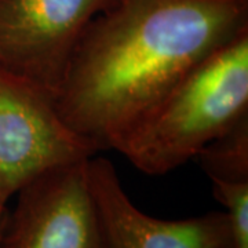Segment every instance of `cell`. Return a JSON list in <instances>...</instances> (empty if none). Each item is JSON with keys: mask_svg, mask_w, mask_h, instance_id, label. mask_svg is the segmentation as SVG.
<instances>
[{"mask_svg": "<svg viewBox=\"0 0 248 248\" xmlns=\"http://www.w3.org/2000/svg\"><path fill=\"white\" fill-rule=\"evenodd\" d=\"M4 217H6V215H4ZM3 219H4V218H3ZM3 219L0 221V229H1V223H3Z\"/></svg>", "mask_w": 248, "mask_h": 248, "instance_id": "9c48e42d", "label": "cell"}, {"mask_svg": "<svg viewBox=\"0 0 248 248\" xmlns=\"http://www.w3.org/2000/svg\"><path fill=\"white\" fill-rule=\"evenodd\" d=\"M87 160L50 170L18 192L1 223L0 248H108Z\"/></svg>", "mask_w": 248, "mask_h": 248, "instance_id": "5b68a950", "label": "cell"}, {"mask_svg": "<svg viewBox=\"0 0 248 248\" xmlns=\"http://www.w3.org/2000/svg\"><path fill=\"white\" fill-rule=\"evenodd\" d=\"M248 115V29L207 55L117 145L134 167L164 175Z\"/></svg>", "mask_w": 248, "mask_h": 248, "instance_id": "7a4b0ae2", "label": "cell"}, {"mask_svg": "<svg viewBox=\"0 0 248 248\" xmlns=\"http://www.w3.org/2000/svg\"><path fill=\"white\" fill-rule=\"evenodd\" d=\"M195 159L210 181H248V115L207 143Z\"/></svg>", "mask_w": 248, "mask_h": 248, "instance_id": "52a82bcc", "label": "cell"}, {"mask_svg": "<svg viewBox=\"0 0 248 248\" xmlns=\"http://www.w3.org/2000/svg\"><path fill=\"white\" fill-rule=\"evenodd\" d=\"M113 1L0 0V66L55 101L83 32Z\"/></svg>", "mask_w": 248, "mask_h": 248, "instance_id": "277c9868", "label": "cell"}, {"mask_svg": "<svg viewBox=\"0 0 248 248\" xmlns=\"http://www.w3.org/2000/svg\"><path fill=\"white\" fill-rule=\"evenodd\" d=\"M215 199L226 208L234 248H248V181H211Z\"/></svg>", "mask_w": 248, "mask_h": 248, "instance_id": "ba28073f", "label": "cell"}, {"mask_svg": "<svg viewBox=\"0 0 248 248\" xmlns=\"http://www.w3.org/2000/svg\"><path fill=\"white\" fill-rule=\"evenodd\" d=\"M98 152L66 124L53 98L0 66V221L35 178Z\"/></svg>", "mask_w": 248, "mask_h": 248, "instance_id": "3957f363", "label": "cell"}, {"mask_svg": "<svg viewBox=\"0 0 248 248\" xmlns=\"http://www.w3.org/2000/svg\"><path fill=\"white\" fill-rule=\"evenodd\" d=\"M248 29V0H115L83 32L55 105L115 151L179 80Z\"/></svg>", "mask_w": 248, "mask_h": 248, "instance_id": "6da1fadb", "label": "cell"}, {"mask_svg": "<svg viewBox=\"0 0 248 248\" xmlns=\"http://www.w3.org/2000/svg\"><path fill=\"white\" fill-rule=\"evenodd\" d=\"M86 174L108 248H234L226 211L159 219L131 202L112 161L93 156L86 161Z\"/></svg>", "mask_w": 248, "mask_h": 248, "instance_id": "8992f818", "label": "cell"}]
</instances>
